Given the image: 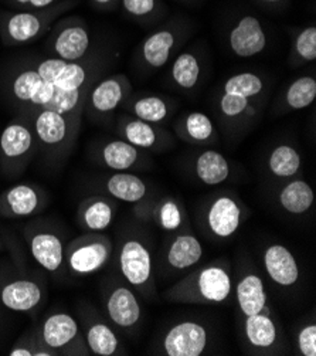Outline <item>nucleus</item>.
I'll list each match as a JSON object with an SVG mask.
<instances>
[{
    "instance_id": "nucleus-1",
    "label": "nucleus",
    "mask_w": 316,
    "mask_h": 356,
    "mask_svg": "<svg viewBox=\"0 0 316 356\" xmlns=\"http://www.w3.org/2000/svg\"><path fill=\"white\" fill-rule=\"evenodd\" d=\"M81 3V0L60 2L34 10H0V43L5 47H22L42 39L53 24L65 13Z\"/></svg>"
},
{
    "instance_id": "nucleus-2",
    "label": "nucleus",
    "mask_w": 316,
    "mask_h": 356,
    "mask_svg": "<svg viewBox=\"0 0 316 356\" xmlns=\"http://www.w3.org/2000/svg\"><path fill=\"white\" fill-rule=\"evenodd\" d=\"M233 290L228 266L212 263L189 273L165 293V298L169 302L188 305L223 304L230 300Z\"/></svg>"
},
{
    "instance_id": "nucleus-3",
    "label": "nucleus",
    "mask_w": 316,
    "mask_h": 356,
    "mask_svg": "<svg viewBox=\"0 0 316 356\" xmlns=\"http://www.w3.org/2000/svg\"><path fill=\"white\" fill-rule=\"evenodd\" d=\"M26 115L38 140V149L46 161L60 162L72 154L81 128L83 115H68L51 110H30Z\"/></svg>"
},
{
    "instance_id": "nucleus-4",
    "label": "nucleus",
    "mask_w": 316,
    "mask_h": 356,
    "mask_svg": "<svg viewBox=\"0 0 316 356\" xmlns=\"http://www.w3.org/2000/svg\"><path fill=\"white\" fill-rule=\"evenodd\" d=\"M193 30L194 23L185 16H174L153 27L136 49L135 63L139 71L152 74L162 70L189 40Z\"/></svg>"
},
{
    "instance_id": "nucleus-5",
    "label": "nucleus",
    "mask_w": 316,
    "mask_h": 356,
    "mask_svg": "<svg viewBox=\"0 0 316 356\" xmlns=\"http://www.w3.org/2000/svg\"><path fill=\"white\" fill-rule=\"evenodd\" d=\"M39 152L30 120L19 114L0 134V170L13 179L20 176Z\"/></svg>"
},
{
    "instance_id": "nucleus-6",
    "label": "nucleus",
    "mask_w": 316,
    "mask_h": 356,
    "mask_svg": "<svg viewBox=\"0 0 316 356\" xmlns=\"http://www.w3.org/2000/svg\"><path fill=\"white\" fill-rule=\"evenodd\" d=\"M5 91L19 113L30 110H47L58 92V88L44 81L31 65L22 64L9 71Z\"/></svg>"
},
{
    "instance_id": "nucleus-7",
    "label": "nucleus",
    "mask_w": 316,
    "mask_h": 356,
    "mask_svg": "<svg viewBox=\"0 0 316 356\" xmlns=\"http://www.w3.org/2000/svg\"><path fill=\"white\" fill-rule=\"evenodd\" d=\"M46 35L44 49L50 57L73 63L81 61L91 54V30L80 16L60 17Z\"/></svg>"
},
{
    "instance_id": "nucleus-8",
    "label": "nucleus",
    "mask_w": 316,
    "mask_h": 356,
    "mask_svg": "<svg viewBox=\"0 0 316 356\" xmlns=\"http://www.w3.org/2000/svg\"><path fill=\"white\" fill-rule=\"evenodd\" d=\"M114 252L113 240L103 233H84L65 247V271L74 277H88L108 264Z\"/></svg>"
},
{
    "instance_id": "nucleus-9",
    "label": "nucleus",
    "mask_w": 316,
    "mask_h": 356,
    "mask_svg": "<svg viewBox=\"0 0 316 356\" xmlns=\"http://www.w3.org/2000/svg\"><path fill=\"white\" fill-rule=\"evenodd\" d=\"M42 343L53 350L56 356H87L91 355L84 334L77 319L63 311L44 318L38 327Z\"/></svg>"
},
{
    "instance_id": "nucleus-10",
    "label": "nucleus",
    "mask_w": 316,
    "mask_h": 356,
    "mask_svg": "<svg viewBox=\"0 0 316 356\" xmlns=\"http://www.w3.org/2000/svg\"><path fill=\"white\" fill-rule=\"evenodd\" d=\"M132 94V84L125 74L98 79L87 92L84 113L90 121L105 122Z\"/></svg>"
},
{
    "instance_id": "nucleus-11",
    "label": "nucleus",
    "mask_w": 316,
    "mask_h": 356,
    "mask_svg": "<svg viewBox=\"0 0 316 356\" xmlns=\"http://www.w3.org/2000/svg\"><path fill=\"white\" fill-rule=\"evenodd\" d=\"M119 270L129 286L145 297L155 293L153 263L149 248L138 238L122 241L118 254Z\"/></svg>"
},
{
    "instance_id": "nucleus-12",
    "label": "nucleus",
    "mask_w": 316,
    "mask_h": 356,
    "mask_svg": "<svg viewBox=\"0 0 316 356\" xmlns=\"http://www.w3.org/2000/svg\"><path fill=\"white\" fill-rule=\"evenodd\" d=\"M265 23L256 15H240L227 31V46L238 58H251L268 47Z\"/></svg>"
},
{
    "instance_id": "nucleus-13",
    "label": "nucleus",
    "mask_w": 316,
    "mask_h": 356,
    "mask_svg": "<svg viewBox=\"0 0 316 356\" xmlns=\"http://www.w3.org/2000/svg\"><path fill=\"white\" fill-rule=\"evenodd\" d=\"M210 342L208 330L197 321H182L172 325L162 338L160 355L200 356Z\"/></svg>"
},
{
    "instance_id": "nucleus-14",
    "label": "nucleus",
    "mask_w": 316,
    "mask_h": 356,
    "mask_svg": "<svg viewBox=\"0 0 316 356\" xmlns=\"http://www.w3.org/2000/svg\"><path fill=\"white\" fill-rule=\"evenodd\" d=\"M117 129L122 139L145 152H163L173 147V138L165 128L138 120L129 114L118 117Z\"/></svg>"
},
{
    "instance_id": "nucleus-15",
    "label": "nucleus",
    "mask_w": 316,
    "mask_h": 356,
    "mask_svg": "<svg viewBox=\"0 0 316 356\" xmlns=\"http://www.w3.org/2000/svg\"><path fill=\"white\" fill-rule=\"evenodd\" d=\"M105 314L110 323L122 332H129L138 327L142 319V307L132 287L122 282L113 284L105 294Z\"/></svg>"
},
{
    "instance_id": "nucleus-16",
    "label": "nucleus",
    "mask_w": 316,
    "mask_h": 356,
    "mask_svg": "<svg viewBox=\"0 0 316 356\" xmlns=\"http://www.w3.org/2000/svg\"><path fill=\"white\" fill-rule=\"evenodd\" d=\"M49 203L47 193L38 185L19 184L0 193V216L23 219L39 215Z\"/></svg>"
},
{
    "instance_id": "nucleus-17",
    "label": "nucleus",
    "mask_w": 316,
    "mask_h": 356,
    "mask_svg": "<svg viewBox=\"0 0 316 356\" xmlns=\"http://www.w3.org/2000/svg\"><path fill=\"white\" fill-rule=\"evenodd\" d=\"M216 106L224 128L233 132H241L250 128L260 117L263 98H249L240 94L220 91Z\"/></svg>"
},
{
    "instance_id": "nucleus-18",
    "label": "nucleus",
    "mask_w": 316,
    "mask_h": 356,
    "mask_svg": "<svg viewBox=\"0 0 316 356\" xmlns=\"http://www.w3.org/2000/svg\"><path fill=\"white\" fill-rule=\"evenodd\" d=\"M47 298L44 284L36 278L20 277L0 284V302L15 312L38 311Z\"/></svg>"
},
{
    "instance_id": "nucleus-19",
    "label": "nucleus",
    "mask_w": 316,
    "mask_h": 356,
    "mask_svg": "<svg viewBox=\"0 0 316 356\" xmlns=\"http://www.w3.org/2000/svg\"><path fill=\"white\" fill-rule=\"evenodd\" d=\"M26 237L30 256L44 271L51 274H61L65 271V245L63 238L54 230L36 227L28 230Z\"/></svg>"
},
{
    "instance_id": "nucleus-20",
    "label": "nucleus",
    "mask_w": 316,
    "mask_h": 356,
    "mask_svg": "<svg viewBox=\"0 0 316 356\" xmlns=\"http://www.w3.org/2000/svg\"><path fill=\"white\" fill-rule=\"evenodd\" d=\"M242 337L250 350L272 355L281 348V330L271 309L242 318Z\"/></svg>"
},
{
    "instance_id": "nucleus-21",
    "label": "nucleus",
    "mask_w": 316,
    "mask_h": 356,
    "mask_svg": "<svg viewBox=\"0 0 316 356\" xmlns=\"http://www.w3.org/2000/svg\"><path fill=\"white\" fill-rule=\"evenodd\" d=\"M244 220L240 202L230 196H217L208 204L206 211V225L208 232L217 238H230L237 233Z\"/></svg>"
},
{
    "instance_id": "nucleus-22",
    "label": "nucleus",
    "mask_w": 316,
    "mask_h": 356,
    "mask_svg": "<svg viewBox=\"0 0 316 356\" xmlns=\"http://www.w3.org/2000/svg\"><path fill=\"white\" fill-rule=\"evenodd\" d=\"M173 129L179 139L193 147H210L219 142V131L213 120L200 111L179 115Z\"/></svg>"
},
{
    "instance_id": "nucleus-23",
    "label": "nucleus",
    "mask_w": 316,
    "mask_h": 356,
    "mask_svg": "<svg viewBox=\"0 0 316 356\" xmlns=\"http://www.w3.org/2000/svg\"><path fill=\"white\" fill-rule=\"evenodd\" d=\"M126 114L151 124L163 125L173 115L176 102L158 94H131L122 104Z\"/></svg>"
},
{
    "instance_id": "nucleus-24",
    "label": "nucleus",
    "mask_w": 316,
    "mask_h": 356,
    "mask_svg": "<svg viewBox=\"0 0 316 356\" xmlns=\"http://www.w3.org/2000/svg\"><path fill=\"white\" fill-rule=\"evenodd\" d=\"M118 210L115 199L90 196L77 209V223L87 233H103L113 225Z\"/></svg>"
},
{
    "instance_id": "nucleus-25",
    "label": "nucleus",
    "mask_w": 316,
    "mask_h": 356,
    "mask_svg": "<svg viewBox=\"0 0 316 356\" xmlns=\"http://www.w3.org/2000/svg\"><path fill=\"white\" fill-rule=\"evenodd\" d=\"M204 74V58L194 50L189 49L174 56L169 68L170 84L181 92H194L201 84Z\"/></svg>"
},
{
    "instance_id": "nucleus-26",
    "label": "nucleus",
    "mask_w": 316,
    "mask_h": 356,
    "mask_svg": "<svg viewBox=\"0 0 316 356\" xmlns=\"http://www.w3.org/2000/svg\"><path fill=\"white\" fill-rule=\"evenodd\" d=\"M95 152L99 163L115 172H126L147 162L145 151L131 145L122 138L101 142Z\"/></svg>"
},
{
    "instance_id": "nucleus-27",
    "label": "nucleus",
    "mask_w": 316,
    "mask_h": 356,
    "mask_svg": "<svg viewBox=\"0 0 316 356\" xmlns=\"http://www.w3.org/2000/svg\"><path fill=\"white\" fill-rule=\"evenodd\" d=\"M84 338L91 355L97 356H115L124 355L122 343L117 332L95 314L83 315Z\"/></svg>"
},
{
    "instance_id": "nucleus-28",
    "label": "nucleus",
    "mask_w": 316,
    "mask_h": 356,
    "mask_svg": "<svg viewBox=\"0 0 316 356\" xmlns=\"http://www.w3.org/2000/svg\"><path fill=\"white\" fill-rule=\"evenodd\" d=\"M264 268L272 282L281 287H291L299 280V266L290 248L271 244L264 253Z\"/></svg>"
},
{
    "instance_id": "nucleus-29",
    "label": "nucleus",
    "mask_w": 316,
    "mask_h": 356,
    "mask_svg": "<svg viewBox=\"0 0 316 356\" xmlns=\"http://www.w3.org/2000/svg\"><path fill=\"white\" fill-rule=\"evenodd\" d=\"M233 291L235 294L237 307L242 318L271 309L268 305L265 284L263 278L254 271L244 274L234 286Z\"/></svg>"
},
{
    "instance_id": "nucleus-30",
    "label": "nucleus",
    "mask_w": 316,
    "mask_h": 356,
    "mask_svg": "<svg viewBox=\"0 0 316 356\" xmlns=\"http://www.w3.org/2000/svg\"><path fill=\"white\" fill-rule=\"evenodd\" d=\"M203 245L190 232L174 236L166 248V266L174 271H185L200 263L203 259Z\"/></svg>"
},
{
    "instance_id": "nucleus-31",
    "label": "nucleus",
    "mask_w": 316,
    "mask_h": 356,
    "mask_svg": "<svg viewBox=\"0 0 316 356\" xmlns=\"http://www.w3.org/2000/svg\"><path fill=\"white\" fill-rule=\"evenodd\" d=\"M316 98V79L313 76H301L292 80L276 102V114H287L308 108Z\"/></svg>"
},
{
    "instance_id": "nucleus-32",
    "label": "nucleus",
    "mask_w": 316,
    "mask_h": 356,
    "mask_svg": "<svg viewBox=\"0 0 316 356\" xmlns=\"http://www.w3.org/2000/svg\"><path fill=\"white\" fill-rule=\"evenodd\" d=\"M197 179L207 186H217L230 176L228 159L216 149H203L193 159Z\"/></svg>"
},
{
    "instance_id": "nucleus-33",
    "label": "nucleus",
    "mask_w": 316,
    "mask_h": 356,
    "mask_svg": "<svg viewBox=\"0 0 316 356\" xmlns=\"http://www.w3.org/2000/svg\"><path fill=\"white\" fill-rule=\"evenodd\" d=\"M110 197L125 203H140L148 196V185L138 175L115 172L103 182Z\"/></svg>"
},
{
    "instance_id": "nucleus-34",
    "label": "nucleus",
    "mask_w": 316,
    "mask_h": 356,
    "mask_svg": "<svg viewBox=\"0 0 316 356\" xmlns=\"http://www.w3.org/2000/svg\"><path fill=\"white\" fill-rule=\"evenodd\" d=\"M122 13L140 27H156L169 13L163 0H119Z\"/></svg>"
},
{
    "instance_id": "nucleus-35",
    "label": "nucleus",
    "mask_w": 316,
    "mask_h": 356,
    "mask_svg": "<svg viewBox=\"0 0 316 356\" xmlns=\"http://www.w3.org/2000/svg\"><path fill=\"white\" fill-rule=\"evenodd\" d=\"M278 202L287 213L294 216L305 215L315 202V193L310 185L302 179H291L281 188Z\"/></svg>"
},
{
    "instance_id": "nucleus-36",
    "label": "nucleus",
    "mask_w": 316,
    "mask_h": 356,
    "mask_svg": "<svg viewBox=\"0 0 316 356\" xmlns=\"http://www.w3.org/2000/svg\"><path fill=\"white\" fill-rule=\"evenodd\" d=\"M302 166L299 151L290 144L275 145L267 158V168L276 179H292Z\"/></svg>"
},
{
    "instance_id": "nucleus-37",
    "label": "nucleus",
    "mask_w": 316,
    "mask_h": 356,
    "mask_svg": "<svg viewBox=\"0 0 316 356\" xmlns=\"http://www.w3.org/2000/svg\"><path fill=\"white\" fill-rule=\"evenodd\" d=\"M151 219L159 229L165 232H176L188 222L186 210L182 203L170 196L162 197L152 204Z\"/></svg>"
},
{
    "instance_id": "nucleus-38",
    "label": "nucleus",
    "mask_w": 316,
    "mask_h": 356,
    "mask_svg": "<svg viewBox=\"0 0 316 356\" xmlns=\"http://www.w3.org/2000/svg\"><path fill=\"white\" fill-rule=\"evenodd\" d=\"M290 64L301 67L316 60V26L313 23L292 29Z\"/></svg>"
},
{
    "instance_id": "nucleus-39",
    "label": "nucleus",
    "mask_w": 316,
    "mask_h": 356,
    "mask_svg": "<svg viewBox=\"0 0 316 356\" xmlns=\"http://www.w3.org/2000/svg\"><path fill=\"white\" fill-rule=\"evenodd\" d=\"M220 91L240 94L249 98H264L267 92V81L254 71H244V73H237L226 79Z\"/></svg>"
},
{
    "instance_id": "nucleus-40",
    "label": "nucleus",
    "mask_w": 316,
    "mask_h": 356,
    "mask_svg": "<svg viewBox=\"0 0 316 356\" xmlns=\"http://www.w3.org/2000/svg\"><path fill=\"white\" fill-rule=\"evenodd\" d=\"M298 352L302 356H316V325L315 323L306 324L297 337Z\"/></svg>"
},
{
    "instance_id": "nucleus-41",
    "label": "nucleus",
    "mask_w": 316,
    "mask_h": 356,
    "mask_svg": "<svg viewBox=\"0 0 316 356\" xmlns=\"http://www.w3.org/2000/svg\"><path fill=\"white\" fill-rule=\"evenodd\" d=\"M10 10H34L49 8L60 0H0Z\"/></svg>"
},
{
    "instance_id": "nucleus-42",
    "label": "nucleus",
    "mask_w": 316,
    "mask_h": 356,
    "mask_svg": "<svg viewBox=\"0 0 316 356\" xmlns=\"http://www.w3.org/2000/svg\"><path fill=\"white\" fill-rule=\"evenodd\" d=\"M291 0H253V3H256L260 9L268 10V12H279L284 10Z\"/></svg>"
},
{
    "instance_id": "nucleus-43",
    "label": "nucleus",
    "mask_w": 316,
    "mask_h": 356,
    "mask_svg": "<svg viewBox=\"0 0 316 356\" xmlns=\"http://www.w3.org/2000/svg\"><path fill=\"white\" fill-rule=\"evenodd\" d=\"M90 5L101 13H114L119 9V0H90Z\"/></svg>"
},
{
    "instance_id": "nucleus-44",
    "label": "nucleus",
    "mask_w": 316,
    "mask_h": 356,
    "mask_svg": "<svg viewBox=\"0 0 316 356\" xmlns=\"http://www.w3.org/2000/svg\"><path fill=\"white\" fill-rule=\"evenodd\" d=\"M174 2L183 3V5H188V6H196V5H200L203 0H174Z\"/></svg>"
},
{
    "instance_id": "nucleus-45",
    "label": "nucleus",
    "mask_w": 316,
    "mask_h": 356,
    "mask_svg": "<svg viewBox=\"0 0 316 356\" xmlns=\"http://www.w3.org/2000/svg\"><path fill=\"white\" fill-rule=\"evenodd\" d=\"M2 250H5V241H3V238L0 237V252Z\"/></svg>"
}]
</instances>
